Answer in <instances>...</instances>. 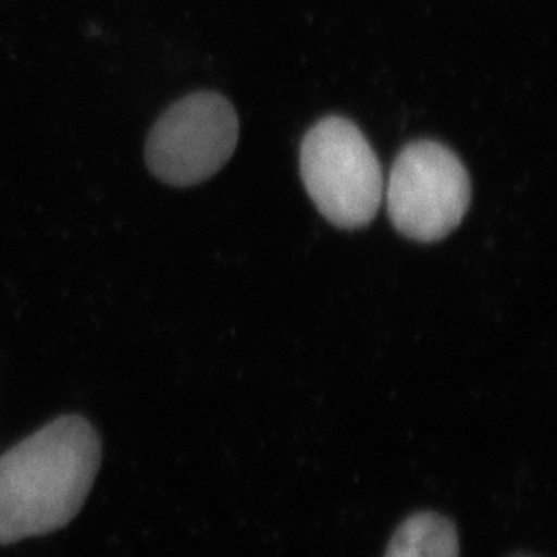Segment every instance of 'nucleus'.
<instances>
[{
  "label": "nucleus",
  "mask_w": 557,
  "mask_h": 557,
  "mask_svg": "<svg viewBox=\"0 0 557 557\" xmlns=\"http://www.w3.org/2000/svg\"><path fill=\"white\" fill-rule=\"evenodd\" d=\"M469 205L471 180L451 148L422 139L400 150L389 172L386 208L403 237L438 243L457 230Z\"/></svg>",
  "instance_id": "7ed1b4c3"
},
{
  "label": "nucleus",
  "mask_w": 557,
  "mask_h": 557,
  "mask_svg": "<svg viewBox=\"0 0 557 557\" xmlns=\"http://www.w3.org/2000/svg\"><path fill=\"white\" fill-rule=\"evenodd\" d=\"M457 529L446 516L419 512L395 531L384 557H458Z\"/></svg>",
  "instance_id": "39448f33"
},
{
  "label": "nucleus",
  "mask_w": 557,
  "mask_h": 557,
  "mask_svg": "<svg viewBox=\"0 0 557 557\" xmlns=\"http://www.w3.org/2000/svg\"><path fill=\"white\" fill-rule=\"evenodd\" d=\"M300 174L315 208L334 226L359 230L377 215L383 170L367 136L347 117H323L307 132Z\"/></svg>",
  "instance_id": "f03ea898"
},
{
  "label": "nucleus",
  "mask_w": 557,
  "mask_h": 557,
  "mask_svg": "<svg viewBox=\"0 0 557 557\" xmlns=\"http://www.w3.org/2000/svg\"><path fill=\"white\" fill-rule=\"evenodd\" d=\"M237 143L238 116L232 103L216 92H195L159 117L145 158L166 185H199L230 161Z\"/></svg>",
  "instance_id": "20e7f679"
},
{
  "label": "nucleus",
  "mask_w": 557,
  "mask_h": 557,
  "mask_svg": "<svg viewBox=\"0 0 557 557\" xmlns=\"http://www.w3.org/2000/svg\"><path fill=\"white\" fill-rule=\"evenodd\" d=\"M101 442L78 416L59 417L0 457V545L67 525L100 469Z\"/></svg>",
  "instance_id": "f257e3e1"
}]
</instances>
